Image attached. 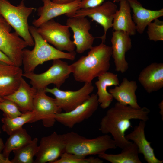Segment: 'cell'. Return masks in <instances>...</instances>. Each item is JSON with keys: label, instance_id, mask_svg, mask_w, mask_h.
Masks as SVG:
<instances>
[{"label": "cell", "instance_id": "6da1fadb", "mask_svg": "<svg viewBox=\"0 0 163 163\" xmlns=\"http://www.w3.org/2000/svg\"><path fill=\"white\" fill-rule=\"evenodd\" d=\"M150 110L145 107L137 109L117 102L109 109L100 123V130L104 134H110L117 147L122 149L132 142L127 140L125 133L131 126L130 120L147 121Z\"/></svg>", "mask_w": 163, "mask_h": 163}, {"label": "cell", "instance_id": "7a4b0ae2", "mask_svg": "<svg viewBox=\"0 0 163 163\" xmlns=\"http://www.w3.org/2000/svg\"><path fill=\"white\" fill-rule=\"evenodd\" d=\"M112 54L111 47L103 42L92 46L87 55L70 65L75 79L85 83L92 82L95 78L108 72Z\"/></svg>", "mask_w": 163, "mask_h": 163}, {"label": "cell", "instance_id": "3957f363", "mask_svg": "<svg viewBox=\"0 0 163 163\" xmlns=\"http://www.w3.org/2000/svg\"><path fill=\"white\" fill-rule=\"evenodd\" d=\"M29 30L34 45L32 50L25 48L23 50L22 65L24 73L34 72L37 66L48 61L57 59H75V51L66 53L60 51L44 40L37 32L36 27L29 26Z\"/></svg>", "mask_w": 163, "mask_h": 163}, {"label": "cell", "instance_id": "277c9868", "mask_svg": "<svg viewBox=\"0 0 163 163\" xmlns=\"http://www.w3.org/2000/svg\"><path fill=\"white\" fill-rule=\"evenodd\" d=\"M90 139L71 132L64 134L66 143L65 152L84 157L100 155L117 147L107 134Z\"/></svg>", "mask_w": 163, "mask_h": 163}, {"label": "cell", "instance_id": "5b68a950", "mask_svg": "<svg viewBox=\"0 0 163 163\" xmlns=\"http://www.w3.org/2000/svg\"><path fill=\"white\" fill-rule=\"evenodd\" d=\"M34 9L26 6L24 0L17 6L8 0H0V14L30 46H34V42L29 31L28 19Z\"/></svg>", "mask_w": 163, "mask_h": 163}, {"label": "cell", "instance_id": "8992f818", "mask_svg": "<svg viewBox=\"0 0 163 163\" xmlns=\"http://www.w3.org/2000/svg\"><path fill=\"white\" fill-rule=\"evenodd\" d=\"M71 73L70 65L61 59H57L53 60L51 66L42 73L24 72L22 76L30 80L32 86L38 90L45 89L51 84L59 88Z\"/></svg>", "mask_w": 163, "mask_h": 163}, {"label": "cell", "instance_id": "52a82bcc", "mask_svg": "<svg viewBox=\"0 0 163 163\" xmlns=\"http://www.w3.org/2000/svg\"><path fill=\"white\" fill-rule=\"evenodd\" d=\"M12 27L0 14V50L11 60L14 66L22 65L23 50L27 43L16 32H11Z\"/></svg>", "mask_w": 163, "mask_h": 163}, {"label": "cell", "instance_id": "ba28073f", "mask_svg": "<svg viewBox=\"0 0 163 163\" xmlns=\"http://www.w3.org/2000/svg\"><path fill=\"white\" fill-rule=\"evenodd\" d=\"M69 27L61 24L54 19L50 20L37 28L41 37L58 50L68 52L75 51V46L70 39Z\"/></svg>", "mask_w": 163, "mask_h": 163}, {"label": "cell", "instance_id": "9c48e42d", "mask_svg": "<svg viewBox=\"0 0 163 163\" xmlns=\"http://www.w3.org/2000/svg\"><path fill=\"white\" fill-rule=\"evenodd\" d=\"M94 90L92 82L85 83L82 88L75 91L62 90L56 87L45 89L46 93L54 96L57 106L65 112L72 110L83 103L89 97Z\"/></svg>", "mask_w": 163, "mask_h": 163}, {"label": "cell", "instance_id": "30bf717a", "mask_svg": "<svg viewBox=\"0 0 163 163\" xmlns=\"http://www.w3.org/2000/svg\"><path fill=\"white\" fill-rule=\"evenodd\" d=\"M45 89L37 90L34 99L33 111L34 117L31 123L42 120L43 126L50 127L56 121L55 115L62 110L56 104L55 99L46 94Z\"/></svg>", "mask_w": 163, "mask_h": 163}, {"label": "cell", "instance_id": "8fae6325", "mask_svg": "<svg viewBox=\"0 0 163 163\" xmlns=\"http://www.w3.org/2000/svg\"><path fill=\"white\" fill-rule=\"evenodd\" d=\"M66 143L64 134L55 132L41 138L35 156V163H53L65 152Z\"/></svg>", "mask_w": 163, "mask_h": 163}, {"label": "cell", "instance_id": "7c38bea8", "mask_svg": "<svg viewBox=\"0 0 163 163\" xmlns=\"http://www.w3.org/2000/svg\"><path fill=\"white\" fill-rule=\"evenodd\" d=\"M117 10V5L114 2L108 1L96 7L80 9L69 18L83 16L91 18L102 27L104 34L98 38L105 43L107 31L112 27L114 15Z\"/></svg>", "mask_w": 163, "mask_h": 163}, {"label": "cell", "instance_id": "4fadbf2b", "mask_svg": "<svg viewBox=\"0 0 163 163\" xmlns=\"http://www.w3.org/2000/svg\"><path fill=\"white\" fill-rule=\"evenodd\" d=\"M99 104L96 94H92L83 103L72 110L56 114L55 119L69 128L91 117L97 110Z\"/></svg>", "mask_w": 163, "mask_h": 163}, {"label": "cell", "instance_id": "5bb4252c", "mask_svg": "<svg viewBox=\"0 0 163 163\" xmlns=\"http://www.w3.org/2000/svg\"><path fill=\"white\" fill-rule=\"evenodd\" d=\"M83 16L69 18L66 25L73 33V43L76 47V52L81 54L90 50L93 46L95 37L89 31L91 28L90 22Z\"/></svg>", "mask_w": 163, "mask_h": 163}, {"label": "cell", "instance_id": "9a60e30c", "mask_svg": "<svg viewBox=\"0 0 163 163\" xmlns=\"http://www.w3.org/2000/svg\"><path fill=\"white\" fill-rule=\"evenodd\" d=\"M42 1L43 6L39 7L37 10V15L39 17L32 22L33 26L36 28L44 22L62 14H65L69 18L70 17L80 9L81 0H76L65 4L55 3L51 0Z\"/></svg>", "mask_w": 163, "mask_h": 163}, {"label": "cell", "instance_id": "2e32d148", "mask_svg": "<svg viewBox=\"0 0 163 163\" xmlns=\"http://www.w3.org/2000/svg\"><path fill=\"white\" fill-rule=\"evenodd\" d=\"M130 36L122 31H114L111 39L112 49V57L115 64V70L121 73L126 72L129 64L126 61V53L131 48V39Z\"/></svg>", "mask_w": 163, "mask_h": 163}, {"label": "cell", "instance_id": "e0dca14e", "mask_svg": "<svg viewBox=\"0 0 163 163\" xmlns=\"http://www.w3.org/2000/svg\"><path fill=\"white\" fill-rule=\"evenodd\" d=\"M146 121L140 120L133 130L125 135L126 139L132 140L136 145L139 153L142 154L145 160L148 163H162L163 160L158 159L155 156L154 149L151 146V142L146 139L145 133Z\"/></svg>", "mask_w": 163, "mask_h": 163}, {"label": "cell", "instance_id": "ac0fdd59", "mask_svg": "<svg viewBox=\"0 0 163 163\" xmlns=\"http://www.w3.org/2000/svg\"><path fill=\"white\" fill-rule=\"evenodd\" d=\"M138 80L149 93L160 90L163 87V63L153 62L149 65L140 72Z\"/></svg>", "mask_w": 163, "mask_h": 163}, {"label": "cell", "instance_id": "d6986e66", "mask_svg": "<svg viewBox=\"0 0 163 163\" xmlns=\"http://www.w3.org/2000/svg\"><path fill=\"white\" fill-rule=\"evenodd\" d=\"M23 73L20 67L2 64L0 67V97L9 95L16 90Z\"/></svg>", "mask_w": 163, "mask_h": 163}, {"label": "cell", "instance_id": "ffe728a7", "mask_svg": "<svg viewBox=\"0 0 163 163\" xmlns=\"http://www.w3.org/2000/svg\"><path fill=\"white\" fill-rule=\"evenodd\" d=\"M37 91L30 86L22 77L16 90L3 98L12 101L22 113H26L33 111V101Z\"/></svg>", "mask_w": 163, "mask_h": 163}, {"label": "cell", "instance_id": "44dd1931", "mask_svg": "<svg viewBox=\"0 0 163 163\" xmlns=\"http://www.w3.org/2000/svg\"><path fill=\"white\" fill-rule=\"evenodd\" d=\"M137 88L136 81H129L124 78L120 85L110 89L108 92L113 98L121 104L139 109L141 107L138 103L135 93Z\"/></svg>", "mask_w": 163, "mask_h": 163}, {"label": "cell", "instance_id": "7402d4cb", "mask_svg": "<svg viewBox=\"0 0 163 163\" xmlns=\"http://www.w3.org/2000/svg\"><path fill=\"white\" fill-rule=\"evenodd\" d=\"M133 13V20L135 24L136 31L143 33L148 25L153 21L163 16V9L153 10L146 9L138 0H127Z\"/></svg>", "mask_w": 163, "mask_h": 163}, {"label": "cell", "instance_id": "603a6c76", "mask_svg": "<svg viewBox=\"0 0 163 163\" xmlns=\"http://www.w3.org/2000/svg\"><path fill=\"white\" fill-rule=\"evenodd\" d=\"M119 2V8L117 10L113 19V30L123 32L130 36L134 35L136 27L131 16L129 3L127 0H120Z\"/></svg>", "mask_w": 163, "mask_h": 163}, {"label": "cell", "instance_id": "cb8c5ba5", "mask_svg": "<svg viewBox=\"0 0 163 163\" xmlns=\"http://www.w3.org/2000/svg\"><path fill=\"white\" fill-rule=\"evenodd\" d=\"M95 82L97 91L96 94L100 107L103 109L108 107L113 101L112 95L107 90V88L112 85H119V81L117 74L107 72L98 77Z\"/></svg>", "mask_w": 163, "mask_h": 163}, {"label": "cell", "instance_id": "d4e9b609", "mask_svg": "<svg viewBox=\"0 0 163 163\" xmlns=\"http://www.w3.org/2000/svg\"><path fill=\"white\" fill-rule=\"evenodd\" d=\"M138 151L136 145L132 142L122 149L118 154H108L105 152L98 155L99 158L111 163H142L139 158Z\"/></svg>", "mask_w": 163, "mask_h": 163}, {"label": "cell", "instance_id": "484cf974", "mask_svg": "<svg viewBox=\"0 0 163 163\" xmlns=\"http://www.w3.org/2000/svg\"><path fill=\"white\" fill-rule=\"evenodd\" d=\"M32 139L26 130L22 127L13 132L7 139L2 151V154L9 158L10 153L30 142Z\"/></svg>", "mask_w": 163, "mask_h": 163}, {"label": "cell", "instance_id": "4316f807", "mask_svg": "<svg viewBox=\"0 0 163 163\" xmlns=\"http://www.w3.org/2000/svg\"><path fill=\"white\" fill-rule=\"evenodd\" d=\"M38 139L35 138L29 143L14 150V157L11 161L12 163H34V158L38 149Z\"/></svg>", "mask_w": 163, "mask_h": 163}, {"label": "cell", "instance_id": "83f0119b", "mask_svg": "<svg viewBox=\"0 0 163 163\" xmlns=\"http://www.w3.org/2000/svg\"><path fill=\"white\" fill-rule=\"evenodd\" d=\"M34 117L33 111L22 114L14 118L4 117L1 119L3 123V131L9 135L15 131L22 127L27 123H31Z\"/></svg>", "mask_w": 163, "mask_h": 163}, {"label": "cell", "instance_id": "f1b7e54d", "mask_svg": "<svg viewBox=\"0 0 163 163\" xmlns=\"http://www.w3.org/2000/svg\"><path fill=\"white\" fill-rule=\"evenodd\" d=\"M60 158L53 163H102L103 161L98 158L85 157L66 152L63 153Z\"/></svg>", "mask_w": 163, "mask_h": 163}, {"label": "cell", "instance_id": "f546056e", "mask_svg": "<svg viewBox=\"0 0 163 163\" xmlns=\"http://www.w3.org/2000/svg\"><path fill=\"white\" fill-rule=\"evenodd\" d=\"M147 34L150 40L154 41L163 40V21L158 18L154 20L147 25Z\"/></svg>", "mask_w": 163, "mask_h": 163}, {"label": "cell", "instance_id": "4dcf8cb0", "mask_svg": "<svg viewBox=\"0 0 163 163\" xmlns=\"http://www.w3.org/2000/svg\"><path fill=\"white\" fill-rule=\"evenodd\" d=\"M0 110L3 112L4 117L9 118H14L22 114L13 102L6 99L0 101Z\"/></svg>", "mask_w": 163, "mask_h": 163}, {"label": "cell", "instance_id": "1f68e13d", "mask_svg": "<svg viewBox=\"0 0 163 163\" xmlns=\"http://www.w3.org/2000/svg\"><path fill=\"white\" fill-rule=\"evenodd\" d=\"M105 0H81L80 9L86 8L97 6L101 4ZM114 2H119L120 0H112Z\"/></svg>", "mask_w": 163, "mask_h": 163}, {"label": "cell", "instance_id": "d6a6232c", "mask_svg": "<svg viewBox=\"0 0 163 163\" xmlns=\"http://www.w3.org/2000/svg\"><path fill=\"white\" fill-rule=\"evenodd\" d=\"M0 63L8 65L14 66V63L1 50H0Z\"/></svg>", "mask_w": 163, "mask_h": 163}, {"label": "cell", "instance_id": "836d02e7", "mask_svg": "<svg viewBox=\"0 0 163 163\" xmlns=\"http://www.w3.org/2000/svg\"><path fill=\"white\" fill-rule=\"evenodd\" d=\"M76 0H51L54 3L59 4H68L73 2Z\"/></svg>", "mask_w": 163, "mask_h": 163}, {"label": "cell", "instance_id": "e575fe53", "mask_svg": "<svg viewBox=\"0 0 163 163\" xmlns=\"http://www.w3.org/2000/svg\"><path fill=\"white\" fill-rule=\"evenodd\" d=\"M0 163H12L9 158L5 157L2 153H0Z\"/></svg>", "mask_w": 163, "mask_h": 163}, {"label": "cell", "instance_id": "d590c367", "mask_svg": "<svg viewBox=\"0 0 163 163\" xmlns=\"http://www.w3.org/2000/svg\"><path fill=\"white\" fill-rule=\"evenodd\" d=\"M1 131L0 129V134ZM5 147V144L4 143L2 139L0 137V153L3 151Z\"/></svg>", "mask_w": 163, "mask_h": 163}, {"label": "cell", "instance_id": "8d00e7d4", "mask_svg": "<svg viewBox=\"0 0 163 163\" xmlns=\"http://www.w3.org/2000/svg\"><path fill=\"white\" fill-rule=\"evenodd\" d=\"M163 101H161L160 103L159 104V108L160 109V113L163 117Z\"/></svg>", "mask_w": 163, "mask_h": 163}, {"label": "cell", "instance_id": "74e56055", "mask_svg": "<svg viewBox=\"0 0 163 163\" xmlns=\"http://www.w3.org/2000/svg\"><path fill=\"white\" fill-rule=\"evenodd\" d=\"M4 98L2 97H0V101H2L3 100Z\"/></svg>", "mask_w": 163, "mask_h": 163}, {"label": "cell", "instance_id": "f35d334b", "mask_svg": "<svg viewBox=\"0 0 163 163\" xmlns=\"http://www.w3.org/2000/svg\"><path fill=\"white\" fill-rule=\"evenodd\" d=\"M2 63H0V67L2 65Z\"/></svg>", "mask_w": 163, "mask_h": 163}]
</instances>
